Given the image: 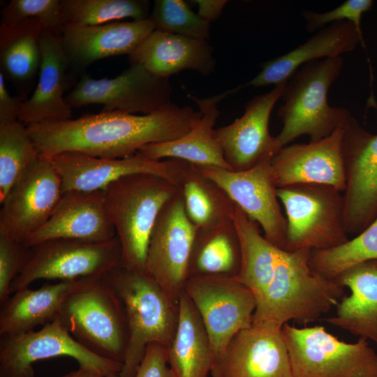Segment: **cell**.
Listing matches in <instances>:
<instances>
[{
  "label": "cell",
  "instance_id": "7402d4cb",
  "mask_svg": "<svg viewBox=\"0 0 377 377\" xmlns=\"http://www.w3.org/2000/svg\"><path fill=\"white\" fill-rule=\"evenodd\" d=\"M241 89L239 86L207 98H198L188 94L198 109L191 130L179 138L147 145L137 153L153 161L175 158L198 166L232 170L216 138L214 125L220 114L219 102Z\"/></svg>",
  "mask_w": 377,
  "mask_h": 377
},
{
  "label": "cell",
  "instance_id": "484cf974",
  "mask_svg": "<svg viewBox=\"0 0 377 377\" xmlns=\"http://www.w3.org/2000/svg\"><path fill=\"white\" fill-rule=\"evenodd\" d=\"M93 278L59 281L37 289L28 287L14 292L0 304V335L34 330L54 320L67 298Z\"/></svg>",
  "mask_w": 377,
  "mask_h": 377
},
{
  "label": "cell",
  "instance_id": "5bb4252c",
  "mask_svg": "<svg viewBox=\"0 0 377 377\" xmlns=\"http://www.w3.org/2000/svg\"><path fill=\"white\" fill-rule=\"evenodd\" d=\"M198 228L186 213L180 190L163 206L151 231L146 272L177 302L188 278Z\"/></svg>",
  "mask_w": 377,
  "mask_h": 377
},
{
  "label": "cell",
  "instance_id": "836d02e7",
  "mask_svg": "<svg viewBox=\"0 0 377 377\" xmlns=\"http://www.w3.org/2000/svg\"><path fill=\"white\" fill-rule=\"evenodd\" d=\"M147 0H61L65 24L98 25L124 18L149 19Z\"/></svg>",
  "mask_w": 377,
  "mask_h": 377
},
{
  "label": "cell",
  "instance_id": "9a60e30c",
  "mask_svg": "<svg viewBox=\"0 0 377 377\" xmlns=\"http://www.w3.org/2000/svg\"><path fill=\"white\" fill-rule=\"evenodd\" d=\"M197 166L218 184L250 219L258 223L269 242L286 250L287 220L279 203L271 161L241 172Z\"/></svg>",
  "mask_w": 377,
  "mask_h": 377
},
{
  "label": "cell",
  "instance_id": "ba28073f",
  "mask_svg": "<svg viewBox=\"0 0 377 377\" xmlns=\"http://www.w3.org/2000/svg\"><path fill=\"white\" fill-rule=\"evenodd\" d=\"M121 265L117 236L102 242L58 238L31 246L30 258L14 279L10 295L40 279L73 280L101 277Z\"/></svg>",
  "mask_w": 377,
  "mask_h": 377
},
{
  "label": "cell",
  "instance_id": "4fadbf2b",
  "mask_svg": "<svg viewBox=\"0 0 377 377\" xmlns=\"http://www.w3.org/2000/svg\"><path fill=\"white\" fill-rule=\"evenodd\" d=\"M342 129L344 223L348 235H358L377 217V134L352 115Z\"/></svg>",
  "mask_w": 377,
  "mask_h": 377
},
{
  "label": "cell",
  "instance_id": "603a6c76",
  "mask_svg": "<svg viewBox=\"0 0 377 377\" xmlns=\"http://www.w3.org/2000/svg\"><path fill=\"white\" fill-rule=\"evenodd\" d=\"M116 236L105 211L104 190L71 191L62 193L47 223L26 244L31 247L58 238L102 242Z\"/></svg>",
  "mask_w": 377,
  "mask_h": 377
},
{
  "label": "cell",
  "instance_id": "4316f807",
  "mask_svg": "<svg viewBox=\"0 0 377 377\" xmlns=\"http://www.w3.org/2000/svg\"><path fill=\"white\" fill-rule=\"evenodd\" d=\"M350 290L325 321L377 345V260L365 261L342 272L335 279Z\"/></svg>",
  "mask_w": 377,
  "mask_h": 377
},
{
  "label": "cell",
  "instance_id": "ab89813d",
  "mask_svg": "<svg viewBox=\"0 0 377 377\" xmlns=\"http://www.w3.org/2000/svg\"><path fill=\"white\" fill-rule=\"evenodd\" d=\"M135 377H174L168 363L166 348L158 343L149 344Z\"/></svg>",
  "mask_w": 377,
  "mask_h": 377
},
{
  "label": "cell",
  "instance_id": "f1b7e54d",
  "mask_svg": "<svg viewBox=\"0 0 377 377\" xmlns=\"http://www.w3.org/2000/svg\"><path fill=\"white\" fill-rule=\"evenodd\" d=\"M43 30L36 19L10 26L0 25V72L11 82L22 101L28 98L38 76Z\"/></svg>",
  "mask_w": 377,
  "mask_h": 377
},
{
  "label": "cell",
  "instance_id": "8992f818",
  "mask_svg": "<svg viewBox=\"0 0 377 377\" xmlns=\"http://www.w3.org/2000/svg\"><path fill=\"white\" fill-rule=\"evenodd\" d=\"M287 220L286 251L325 250L349 239L341 191L334 187L300 184L277 188Z\"/></svg>",
  "mask_w": 377,
  "mask_h": 377
},
{
  "label": "cell",
  "instance_id": "9c48e42d",
  "mask_svg": "<svg viewBox=\"0 0 377 377\" xmlns=\"http://www.w3.org/2000/svg\"><path fill=\"white\" fill-rule=\"evenodd\" d=\"M59 356L72 357L104 377H118L122 368L83 347L57 318L37 331L0 335V377H34L35 362Z\"/></svg>",
  "mask_w": 377,
  "mask_h": 377
},
{
  "label": "cell",
  "instance_id": "f546056e",
  "mask_svg": "<svg viewBox=\"0 0 377 377\" xmlns=\"http://www.w3.org/2000/svg\"><path fill=\"white\" fill-rule=\"evenodd\" d=\"M240 266V243L232 219L198 228L189 260L188 278L209 275L236 277Z\"/></svg>",
  "mask_w": 377,
  "mask_h": 377
},
{
  "label": "cell",
  "instance_id": "ffe728a7",
  "mask_svg": "<svg viewBox=\"0 0 377 377\" xmlns=\"http://www.w3.org/2000/svg\"><path fill=\"white\" fill-rule=\"evenodd\" d=\"M342 135L341 127L320 140L282 147L271 160L278 188L315 184L330 186L343 192L346 181Z\"/></svg>",
  "mask_w": 377,
  "mask_h": 377
},
{
  "label": "cell",
  "instance_id": "8fae6325",
  "mask_svg": "<svg viewBox=\"0 0 377 377\" xmlns=\"http://www.w3.org/2000/svg\"><path fill=\"white\" fill-rule=\"evenodd\" d=\"M184 291L197 309L209 334L215 359L231 339L253 323L256 300L235 277L220 275L188 278Z\"/></svg>",
  "mask_w": 377,
  "mask_h": 377
},
{
  "label": "cell",
  "instance_id": "2e32d148",
  "mask_svg": "<svg viewBox=\"0 0 377 377\" xmlns=\"http://www.w3.org/2000/svg\"><path fill=\"white\" fill-rule=\"evenodd\" d=\"M282 325L253 322L215 359L212 377H294Z\"/></svg>",
  "mask_w": 377,
  "mask_h": 377
},
{
  "label": "cell",
  "instance_id": "6da1fadb",
  "mask_svg": "<svg viewBox=\"0 0 377 377\" xmlns=\"http://www.w3.org/2000/svg\"><path fill=\"white\" fill-rule=\"evenodd\" d=\"M198 112L170 103L147 114L120 111L85 114L75 119L46 121L27 125L40 155L51 158L73 151L103 158H122L142 147L171 141L186 134Z\"/></svg>",
  "mask_w": 377,
  "mask_h": 377
},
{
  "label": "cell",
  "instance_id": "7c38bea8",
  "mask_svg": "<svg viewBox=\"0 0 377 377\" xmlns=\"http://www.w3.org/2000/svg\"><path fill=\"white\" fill-rule=\"evenodd\" d=\"M61 195L51 159L39 154L1 202L0 235L26 244L47 223Z\"/></svg>",
  "mask_w": 377,
  "mask_h": 377
},
{
  "label": "cell",
  "instance_id": "d590c367",
  "mask_svg": "<svg viewBox=\"0 0 377 377\" xmlns=\"http://www.w3.org/2000/svg\"><path fill=\"white\" fill-rule=\"evenodd\" d=\"M149 18L161 31L204 41L210 37V22L183 0L154 1Z\"/></svg>",
  "mask_w": 377,
  "mask_h": 377
},
{
  "label": "cell",
  "instance_id": "cb8c5ba5",
  "mask_svg": "<svg viewBox=\"0 0 377 377\" xmlns=\"http://www.w3.org/2000/svg\"><path fill=\"white\" fill-rule=\"evenodd\" d=\"M361 43L365 50L362 31L348 21L329 24L317 31L306 42L291 51L261 65L260 72L242 88L277 85L287 80L301 66L309 62L341 57Z\"/></svg>",
  "mask_w": 377,
  "mask_h": 377
},
{
  "label": "cell",
  "instance_id": "d4e9b609",
  "mask_svg": "<svg viewBox=\"0 0 377 377\" xmlns=\"http://www.w3.org/2000/svg\"><path fill=\"white\" fill-rule=\"evenodd\" d=\"M128 61L130 64L143 66L154 75L166 78L184 71L208 76L216 66L208 41L156 29L128 55Z\"/></svg>",
  "mask_w": 377,
  "mask_h": 377
},
{
  "label": "cell",
  "instance_id": "8d00e7d4",
  "mask_svg": "<svg viewBox=\"0 0 377 377\" xmlns=\"http://www.w3.org/2000/svg\"><path fill=\"white\" fill-rule=\"evenodd\" d=\"M1 26L14 25L36 19L45 29L61 36L64 22L61 0H11L1 10Z\"/></svg>",
  "mask_w": 377,
  "mask_h": 377
},
{
  "label": "cell",
  "instance_id": "30bf717a",
  "mask_svg": "<svg viewBox=\"0 0 377 377\" xmlns=\"http://www.w3.org/2000/svg\"><path fill=\"white\" fill-rule=\"evenodd\" d=\"M169 78L157 77L138 64H130L114 78L94 79L84 74L65 96L72 108L103 105L101 111L147 114L171 103Z\"/></svg>",
  "mask_w": 377,
  "mask_h": 377
},
{
  "label": "cell",
  "instance_id": "52a82bcc",
  "mask_svg": "<svg viewBox=\"0 0 377 377\" xmlns=\"http://www.w3.org/2000/svg\"><path fill=\"white\" fill-rule=\"evenodd\" d=\"M282 331L294 377H377V353L364 337L347 343L322 325Z\"/></svg>",
  "mask_w": 377,
  "mask_h": 377
},
{
  "label": "cell",
  "instance_id": "277c9868",
  "mask_svg": "<svg viewBox=\"0 0 377 377\" xmlns=\"http://www.w3.org/2000/svg\"><path fill=\"white\" fill-rule=\"evenodd\" d=\"M343 64L341 57L313 61L287 80L281 95L283 103L277 112L283 126L276 138L281 147L303 135H309L310 141L323 139L350 117L346 108L331 106L327 101L329 89Z\"/></svg>",
  "mask_w": 377,
  "mask_h": 377
},
{
  "label": "cell",
  "instance_id": "5b68a950",
  "mask_svg": "<svg viewBox=\"0 0 377 377\" xmlns=\"http://www.w3.org/2000/svg\"><path fill=\"white\" fill-rule=\"evenodd\" d=\"M57 318L92 353L123 364L128 330L123 307L101 277L71 294Z\"/></svg>",
  "mask_w": 377,
  "mask_h": 377
},
{
  "label": "cell",
  "instance_id": "b9f144b4",
  "mask_svg": "<svg viewBox=\"0 0 377 377\" xmlns=\"http://www.w3.org/2000/svg\"><path fill=\"white\" fill-rule=\"evenodd\" d=\"M193 2L198 6L199 16L209 22L217 19L228 3L226 0H195Z\"/></svg>",
  "mask_w": 377,
  "mask_h": 377
},
{
  "label": "cell",
  "instance_id": "7a4b0ae2",
  "mask_svg": "<svg viewBox=\"0 0 377 377\" xmlns=\"http://www.w3.org/2000/svg\"><path fill=\"white\" fill-rule=\"evenodd\" d=\"M101 279L121 302L127 324V348L118 377H135L149 344L167 348L171 343L178 324V302L146 272L119 266Z\"/></svg>",
  "mask_w": 377,
  "mask_h": 377
},
{
  "label": "cell",
  "instance_id": "e0dca14e",
  "mask_svg": "<svg viewBox=\"0 0 377 377\" xmlns=\"http://www.w3.org/2000/svg\"><path fill=\"white\" fill-rule=\"evenodd\" d=\"M286 82L253 98L239 118L216 129V138L232 170L245 171L270 161L282 148L276 136L270 134L269 121Z\"/></svg>",
  "mask_w": 377,
  "mask_h": 377
},
{
  "label": "cell",
  "instance_id": "f35d334b",
  "mask_svg": "<svg viewBox=\"0 0 377 377\" xmlns=\"http://www.w3.org/2000/svg\"><path fill=\"white\" fill-rule=\"evenodd\" d=\"M372 0H347L339 6L327 12L318 13L304 10L302 16L306 22L308 32L317 31L334 22L348 21L362 31L361 20L364 13L373 6Z\"/></svg>",
  "mask_w": 377,
  "mask_h": 377
},
{
  "label": "cell",
  "instance_id": "ac0fdd59",
  "mask_svg": "<svg viewBox=\"0 0 377 377\" xmlns=\"http://www.w3.org/2000/svg\"><path fill=\"white\" fill-rule=\"evenodd\" d=\"M61 180L62 193L71 191H96L119 178L136 173L163 177L177 185L184 161H153L138 153L122 158H103L78 152H63L50 158Z\"/></svg>",
  "mask_w": 377,
  "mask_h": 377
},
{
  "label": "cell",
  "instance_id": "e575fe53",
  "mask_svg": "<svg viewBox=\"0 0 377 377\" xmlns=\"http://www.w3.org/2000/svg\"><path fill=\"white\" fill-rule=\"evenodd\" d=\"M38 156L24 124L19 120L0 124V203Z\"/></svg>",
  "mask_w": 377,
  "mask_h": 377
},
{
  "label": "cell",
  "instance_id": "4dcf8cb0",
  "mask_svg": "<svg viewBox=\"0 0 377 377\" xmlns=\"http://www.w3.org/2000/svg\"><path fill=\"white\" fill-rule=\"evenodd\" d=\"M186 213L198 228L216 225L232 219L237 205L215 182L194 164L184 161L179 175Z\"/></svg>",
  "mask_w": 377,
  "mask_h": 377
},
{
  "label": "cell",
  "instance_id": "d6a6232c",
  "mask_svg": "<svg viewBox=\"0 0 377 377\" xmlns=\"http://www.w3.org/2000/svg\"><path fill=\"white\" fill-rule=\"evenodd\" d=\"M371 260H377V217L355 237L341 245L311 251L309 265L315 273L334 280L349 267Z\"/></svg>",
  "mask_w": 377,
  "mask_h": 377
},
{
  "label": "cell",
  "instance_id": "74e56055",
  "mask_svg": "<svg viewBox=\"0 0 377 377\" xmlns=\"http://www.w3.org/2000/svg\"><path fill=\"white\" fill-rule=\"evenodd\" d=\"M31 254L26 244L0 235V304L10 295V288Z\"/></svg>",
  "mask_w": 377,
  "mask_h": 377
},
{
  "label": "cell",
  "instance_id": "3957f363",
  "mask_svg": "<svg viewBox=\"0 0 377 377\" xmlns=\"http://www.w3.org/2000/svg\"><path fill=\"white\" fill-rule=\"evenodd\" d=\"M105 208L121 250V267L146 272L149 242L156 219L180 188L151 173L124 176L108 185Z\"/></svg>",
  "mask_w": 377,
  "mask_h": 377
},
{
  "label": "cell",
  "instance_id": "7bdbcfd3",
  "mask_svg": "<svg viewBox=\"0 0 377 377\" xmlns=\"http://www.w3.org/2000/svg\"><path fill=\"white\" fill-rule=\"evenodd\" d=\"M61 377H104L98 371L86 367H80L78 369L73 371Z\"/></svg>",
  "mask_w": 377,
  "mask_h": 377
},
{
  "label": "cell",
  "instance_id": "1f68e13d",
  "mask_svg": "<svg viewBox=\"0 0 377 377\" xmlns=\"http://www.w3.org/2000/svg\"><path fill=\"white\" fill-rule=\"evenodd\" d=\"M232 220L241 248V266L235 278L252 292L256 300L269 279L279 248L262 235L258 223L237 206Z\"/></svg>",
  "mask_w": 377,
  "mask_h": 377
},
{
  "label": "cell",
  "instance_id": "83f0119b",
  "mask_svg": "<svg viewBox=\"0 0 377 377\" xmlns=\"http://www.w3.org/2000/svg\"><path fill=\"white\" fill-rule=\"evenodd\" d=\"M178 304L177 330L166 348L168 365L174 377H207L215 361L209 334L197 309L184 291Z\"/></svg>",
  "mask_w": 377,
  "mask_h": 377
},
{
  "label": "cell",
  "instance_id": "60d3db41",
  "mask_svg": "<svg viewBox=\"0 0 377 377\" xmlns=\"http://www.w3.org/2000/svg\"><path fill=\"white\" fill-rule=\"evenodd\" d=\"M23 101L13 96L7 89L5 77L0 72V124L18 120Z\"/></svg>",
  "mask_w": 377,
  "mask_h": 377
},
{
  "label": "cell",
  "instance_id": "d6986e66",
  "mask_svg": "<svg viewBox=\"0 0 377 377\" xmlns=\"http://www.w3.org/2000/svg\"><path fill=\"white\" fill-rule=\"evenodd\" d=\"M155 30L151 20L98 25L65 24L61 40L69 71L82 76L95 61L131 54Z\"/></svg>",
  "mask_w": 377,
  "mask_h": 377
},
{
  "label": "cell",
  "instance_id": "44dd1931",
  "mask_svg": "<svg viewBox=\"0 0 377 377\" xmlns=\"http://www.w3.org/2000/svg\"><path fill=\"white\" fill-rule=\"evenodd\" d=\"M40 45L41 63L36 86L23 101L18 116L26 126L71 119L72 108L66 103L64 93L78 82L77 77L69 71L61 36L44 29Z\"/></svg>",
  "mask_w": 377,
  "mask_h": 377
}]
</instances>
